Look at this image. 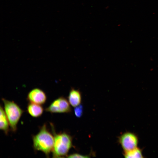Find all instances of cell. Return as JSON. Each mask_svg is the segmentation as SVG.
I'll use <instances>...</instances> for the list:
<instances>
[{
	"label": "cell",
	"mask_w": 158,
	"mask_h": 158,
	"mask_svg": "<svg viewBox=\"0 0 158 158\" xmlns=\"http://www.w3.org/2000/svg\"><path fill=\"white\" fill-rule=\"evenodd\" d=\"M74 112L75 116L78 118L81 116L83 113V107L82 105H79L75 107Z\"/></svg>",
	"instance_id": "11"
},
{
	"label": "cell",
	"mask_w": 158,
	"mask_h": 158,
	"mask_svg": "<svg viewBox=\"0 0 158 158\" xmlns=\"http://www.w3.org/2000/svg\"><path fill=\"white\" fill-rule=\"evenodd\" d=\"M27 111L31 116L37 118L42 115L44 109L41 105L29 102L27 106Z\"/></svg>",
	"instance_id": "8"
},
{
	"label": "cell",
	"mask_w": 158,
	"mask_h": 158,
	"mask_svg": "<svg viewBox=\"0 0 158 158\" xmlns=\"http://www.w3.org/2000/svg\"><path fill=\"white\" fill-rule=\"evenodd\" d=\"M45 110L51 113H67L71 111V108L68 101L64 97H60L53 101Z\"/></svg>",
	"instance_id": "4"
},
{
	"label": "cell",
	"mask_w": 158,
	"mask_h": 158,
	"mask_svg": "<svg viewBox=\"0 0 158 158\" xmlns=\"http://www.w3.org/2000/svg\"><path fill=\"white\" fill-rule=\"evenodd\" d=\"M54 143L52 151L54 158L63 157L66 156L72 147V138L70 135L65 132L56 133L53 124L51 123Z\"/></svg>",
	"instance_id": "2"
},
{
	"label": "cell",
	"mask_w": 158,
	"mask_h": 158,
	"mask_svg": "<svg viewBox=\"0 0 158 158\" xmlns=\"http://www.w3.org/2000/svg\"><path fill=\"white\" fill-rule=\"evenodd\" d=\"M124 156L126 158H142L141 150L138 147L131 150L124 152Z\"/></svg>",
	"instance_id": "10"
},
{
	"label": "cell",
	"mask_w": 158,
	"mask_h": 158,
	"mask_svg": "<svg viewBox=\"0 0 158 158\" xmlns=\"http://www.w3.org/2000/svg\"><path fill=\"white\" fill-rule=\"evenodd\" d=\"M0 112V128L6 135H7L9 131V123L4 109L1 106Z\"/></svg>",
	"instance_id": "9"
},
{
	"label": "cell",
	"mask_w": 158,
	"mask_h": 158,
	"mask_svg": "<svg viewBox=\"0 0 158 158\" xmlns=\"http://www.w3.org/2000/svg\"><path fill=\"white\" fill-rule=\"evenodd\" d=\"M4 109L8 119L11 130L16 132L18 122L24 112L16 103L3 98Z\"/></svg>",
	"instance_id": "3"
},
{
	"label": "cell",
	"mask_w": 158,
	"mask_h": 158,
	"mask_svg": "<svg viewBox=\"0 0 158 158\" xmlns=\"http://www.w3.org/2000/svg\"><path fill=\"white\" fill-rule=\"evenodd\" d=\"M27 99L30 102L42 105L46 102L47 97L45 93L42 90L38 88H35L29 92Z\"/></svg>",
	"instance_id": "6"
},
{
	"label": "cell",
	"mask_w": 158,
	"mask_h": 158,
	"mask_svg": "<svg viewBox=\"0 0 158 158\" xmlns=\"http://www.w3.org/2000/svg\"><path fill=\"white\" fill-rule=\"evenodd\" d=\"M53 135L48 129L46 124H44L38 133L32 136L34 150L42 152L47 157H49L52 151L54 145V138Z\"/></svg>",
	"instance_id": "1"
},
{
	"label": "cell",
	"mask_w": 158,
	"mask_h": 158,
	"mask_svg": "<svg viewBox=\"0 0 158 158\" xmlns=\"http://www.w3.org/2000/svg\"><path fill=\"white\" fill-rule=\"evenodd\" d=\"M67 157L68 158H88L89 157L87 155H83L78 153H74L69 155Z\"/></svg>",
	"instance_id": "12"
},
{
	"label": "cell",
	"mask_w": 158,
	"mask_h": 158,
	"mask_svg": "<svg viewBox=\"0 0 158 158\" xmlns=\"http://www.w3.org/2000/svg\"><path fill=\"white\" fill-rule=\"evenodd\" d=\"M119 142L124 152H126L137 147L138 139L134 133L127 132L120 137Z\"/></svg>",
	"instance_id": "5"
},
{
	"label": "cell",
	"mask_w": 158,
	"mask_h": 158,
	"mask_svg": "<svg viewBox=\"0 0 158 158\" xmlns=\"http://www.w3.org/2000/svg\"><path fill=\"white\" fill-rule=\"evenodd\" d=\"M68 101L70 104L75 107L80 105L81 101V95L80 91L77 90L72 88L68 97Z\"/></svg>",
	"instance_id": "7"
}]
</instances>
